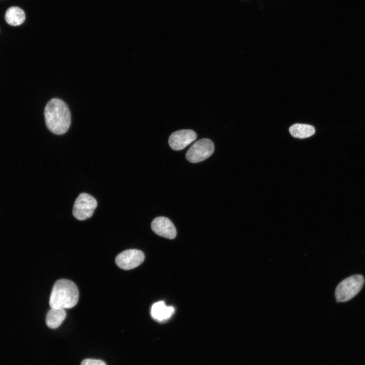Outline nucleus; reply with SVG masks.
Here are the masks:
<instances>
[{
	"label": "nucleus",
	"instance_id": "nucleus-3",
	"mask_svg": "<svg viewBox=\"0 0 365 365\" xmlns=\"http://www.w3.org/2000/svg\"><path fill=\"white\" fill-rule=\"evenodd\" d=\"M364 282L363 277L359 274L344 279L336 287L335 297L337 301L344 302L350 300L360 291Z\"/></svg>",
	"mask_w": 365,
	"mask_h": 365
},
{
	"label": "nucleus",
	"instance_id": "nucleus-4",
	"mask_svg": "<svg viewBox=\"0 0 365 365\" xmlns=\"http://www.w3.org/2000/svg\"><path fill=\"white\" fill-rule=\"evenodd\" d=\"M97 205V201L93 196L87 193H81L75 201L72 214L78 220H85L93 215Z\"/></svg>",
	"mask_w": 365,
	"mask_h": 365
},
{
	"label": "nucleus",
	"instance_id": "nucleus-7",
	"mask_svg": "<svg viewBox=\"0 0 365 365\" xmlns=\"http://www.w3.org/2000/svg\"><path fill=\"white\" fill-rule=\"evenodd\" d=\"M197 137L196 133L192 130L182 129L172 133L168 139L170 148L175 151L184 149Z\"/></svg>",
	"mask_w": 365,
	"mask_h": 365
},
{
	"label": "nucleus",
	"instance_id": "nucleus-1",
	"mask_svg": "<svg viewBox=\"0 0 365 365\" xmlns=\"http://www.w3.org/2000/svg\"><path fill=\"white\" fill-rule=\"evenodd\" d=\"M44 115L49 130L56 134H63L69 129L71 116L69 108L61 99L52 98L46 105Z\"/></svg>",
	"mask_w": 365,
	"mask_h": 365
},
{
	"label": "nucleus",
	"instance_id": "nucleus-6",
	"mask_svg": "<svg viewBox=\"0 0 365 365\" xmlns=\"http://www.w3.org/2000/svg\"><path fill=\"white\" fill-rule=\"evenodd\" d=\"M144 260L143 252L135 249H128L119 253L116 258L117 266L123 270H131L140 265Z\"/></svg>",
	"mask_w": 365,
	"mask_h": 365
},
{
	"label": "nucleus",
	"instance_id": "nucleus-13",
	"mask_svg": "<svg viewBox=\"0 0 365 365\" xmlns=\"http://www.w3.org/2000/svg\"><path fill=\"white\" fill-rule=\"evenodd\" d=\"M81 365H106L102 360L95 359H86L83 360Z\"/></svg>",
	"mask_w": 365,
	"mask_h": 365
},
{
	"label": "nucleus",
	"instance_id": "nucleus-9",
	"mask_svg": "<svg viewBox=\"0 0 365 365\" xmlns=\"http://www.w3.org/2000/svg\"><path fill=\"white\" fill-rule=\"evenodd\" d=\"M174 312V308L167 306L163 301L154 304L151 309V315L157 321H163L168 319Z\"/></svg>",
	"mask_w": 365,
	"mask_h": 365
},
{
	"label": "nucleus",
	"instance_id": "nucleus-2",
	"mask_svg": "<svg viewBox=\"0 0 365 365\" xmlns=\"http://www.w3.org/2000/svg\"><path fill=\"white\" fill-rule=\"evenodd\" d=\"M79 293L76 284L71 280H57L52 288L49 300L51 308L70 309L78 302Z\"/></svg>",
	"mask_w": 365,
	"mask_h": 365
},
{
	"label": "nucleus",
	"instance_id": "nucleus-12",
	"mask_svg": "<svg viewBox=\"0 0 365 365\" xmlns=\"http://www.w3.org/2000/svg\"><path fill=\"white\" fill-rule=\"evenodd\" d=\"M289 131L294 137L304 138L313 135L315 133V128L307 124H295L290 127Z\"/></svg>",
	"mask_w": 365,
	"mask_h": 365
},
{
	"label": "nucleus",
	"instance_id": "nucleus-10",
	"mask_svg": "<svg viewBox=\"0 0 365 365\" xmlns=\"http://www.w3.org/2000/svg\"><path fill=\"white\" fill-rule=\"evenodd\" d=\"M65 317V309L51 308L47 314L46 323L49 327L56 328L61 325Z\"/></svg>",
	"mask_w": 365,
	"mask_h": 365
},
{
	"label": "nucleus",
	"instance_id": "nucleus-11",
	"mask_svg": "<svg viewBox=\"0 0 365 365\" xmlns=\"http://www.w3.org/2000/svg\"><path fill=\"white\" fill-rule=\"evenodd\" d=\"M5 18L9 24L17 26L23 23L25 19V14L21 8L11 7L6 11Z\"/></svg>",
	"mask_w": 365,
	"mask_h": 365
},
{
	"label": "nucleus",
	"instance_id": "nucleus-5",
	"mask_svg": "<svg viewBox=\"0 0 365 365\" xmlns=\"http://www.w3.org/2000/svg\"><path fill=\"white\" fill-rule=\"evenodd\" d=\"M214 144L208 138L201 139L194 143L188 150L186 157L191 163H198L209 157L213 153Z\"/></svg>",
	"mask_w": 365,
	"mask_h": 365
},
{
	"label": "nucleus",
	"instance_id": "nucleus-8",
	"mask_svg": "<svg viewBox=\"0 0 365 365\" xmlns=\"http://www.w3.org/2000/svg\"><path fill=\"white\" fill-rule=\"evenodd\" d=\"M151 229L156 234L167 239H173L176 236V230L173 224L164 216L155 218L151 223Z\"/></svg>",
	"mask_w": 365,
	"mask_h": 365
}]
</instances>
